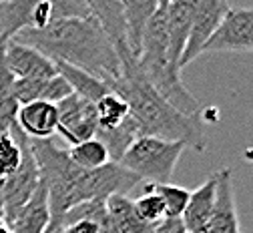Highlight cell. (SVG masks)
<instances>
[{
    "label": "cell",
    "mask_w": 253,
    "mask_h": 233,
    "mask_svg": "<svg viewBox=\"0 0 253 233\" xmlns=\"http://www.w3.org/2000/svg\"><path fill=\"white\" fill-rule=\"evenodd\" d=\"M30 151L37 161L41 183L46 187L50 225L83 201H105L111 195L131 197V193L141 185L137 175L113 161L94 171L79 169L69 159L67 149H60L52 139L30 141Z\"/></svg>",
    "instance_id": "6da1fadb"
},
{
    "label": "cell",
    "mask_w": 253,
    "mask_h": 233,
    "mask_svg": "<svg viewBox=\"0 0 253 233\" xmlns=\"http://www.w3.org/2000/svg\"><path fill=\"white\" fill-rule=\"evenodd\" d=\"M12 41L37 48L52 62L77 66L107 87L121 79L119 56L94 16L54 20L41 30L26 28Z\"/></svg>",
    "instance_id": "7a4b0ae2"
},
{
    "label": "cell",
    "mask_w": 253,
    "mask_h": 233,
    "mask_svg": "<svg viewBox=\"0 0 253 233\" xmlns=\"http://www.w3.org/2000/svg\"><path fill=\"white\" fill-rule=\"evenodd\" d=\"M109 89L126 103L129 115L135 119L141 137L181 141L195 151L205 149L201 115H183L173 109L147 83L133 56L121 60V79Z\"/></svg>",
    "instance_id": "3957f363"
},
{
    "label": "cell",
    "mask_w": 253,
    "mask_h": 233,
    "mask_svg": "<svg viewBox=\"0 0 253 233\" xmlns=\"http://www.w3.org/2000/svg\"><path fill=\"white\" fill-rule=\"evenodd\" d=\"M185 149L187 145L181 141L137 137L119 159V165L137 175L143 185H165L171 183L177 161Z\"/></svg>",
    "instance_id": "277c9868"
},
{
    "label": "cell",
    "mask_w": 253,
    "mask_h": 233,
    "mask_svg": "<svg viewBox=\"0 0 253 233\" xmlns=\"http://www.w3.org/2000/svg\"><path fill=\"white\" fill-rule=\"evenodd\" d=\"M8 131L18 139V143L22 147V163H20L18 171L12 177L0 183L2 203H4V221L10 225L14 221V217L20 213V209L30 201V197L35 195L37 187L41 185V175H39L35 155L30 151V139L16 127V123Z\"/></svg>",
    "instance_id": "5b68a950"
},
{
    "label": "cell",
    "mask_w": 253,
    "mask_h": 233,
    "mask_svg": "<svg viewBox=\"0 0 253 233\" xmlns=\"http://www.w3.org/2000/svg\"><path fill=\"white\" fill-rule=\"evenodd\" d=\"M56 111H58L56 135L69 147L97 137L99 123H97L94 103L73 93L71 96H67L65 101L56 105Z\"/></svg>",
    "instance_id": "8992f818"
},
{
    "label": "cell",
    "mask_w": 253,
    "mask_h": 233,
    "mask_svg": "<svg viewBox=\"0 0 253 233\" xmlns=\"http://www.w3.org/2000/svg\"><path fill=\"white\" fill-rule=\"evenodd\" d=\"M231 6L223 0H195V10L191 20V30H189V39L183 50V56L179 60V69L183 71L187 64H191L195 58H199L215 35L219 24L223 22L227 10Z\"/></svg>",
    "instance_id": "52a82bcc"
},
{
    "label": "cell",
    "mask_w": 253,
    "mask_h": 233,
    "mask_svg": "<svg viewBox=\"0 0 253 233\" xmlns=\"http://www.w3.org/2000/svg\"><path fill=\"white\" fill-rule=\"evenodd\" d=\"M203 52H253V8H229Z\"/></svg>",
    "instance_id": "ba28073f"
},
{
    "label": "cell",
    "mask_w": 253,
    "mask_h": 233,
    "mask_svg": "<svg viewBox=\"0 0 253 233\" xmlns=\"http://www.w3.org/2000/svg\"><path fill=\"white\" fill-rule=\"evenodd\" d=\"M215 203L201 233H239V217L233 195V173L229 167L215 171Z\"/></svg>",
    "instance_id": "9c48e42d"
},
{
    "label": "cell",
    "mask_w": 253,
    "mask_h": 233,
    "mask_svg": "<svg viewBox=\"0 0 253 233\" xmlns=\"http://www.w3.org/2000/svg\"><path fill=\"white\" fill-rule=\"evenodd\" d=\"M4 64L14 79H52L56 77L54 62L41 54L37 48L10 41L2 50Z\"/></svg>",
    "instance_id": "30bf717a"
},
{
    "label": "cell",
    "mask_w": 253,
    "mask_h": 233,
    "mask_svg": "<svg viewBox=\"0 0 253 233\" xmlns=\"http://www.w3.org/2000/svg\"><path fill=\"white\" fill-rule=\"evenodd\" d=\"M195 10V0H169L167 2V58L177 73L179 60L183 56L189 30H191Z\"/></svg>",
    "instance_id": "8fae6325"
},
{
    "label": "cell",
    "mask_w": 253,
    "mask_h": 233,
    "mask_svg": "<svg viewBox=\"0 0 253 233\" xmlns=\"http://www.w3.org/2000/svg\"><path fill=\"white\" fill-rule=\"evenodd\" d=\"M16 127L24 133L30 141L52 139L56 135V127H58L56 105L37 101V103L18 107Z\"/></svg>",
    "instance_id": "7c38bea8"
},
{
    "label": "cell",
    "mask_w": 253,
    "mask_h": 233,
    "mask_svg": "<svg viewBox=\"0 0 253 233\" xmlns=\"http://www.w3.org/2000/svg\"><path fill=\"white\" fill-rule=\"evenodd\" d=\"M88 8L103 28L105 37L113 45L117 56L131 54L126 48V28H125V8L123 2H115V0H90Z\"/></svg>",
    "instance_id": "4fadbf2b"
},
{
    "label": "cell",
    "mask_w": 253,
    "mask_h": 233,
    "mask_svg": "<svg viewBox=\"0 0 253 233\" xmlns=\"http://www.w3.org/2000/svg\"><path fill=\"white\" fill-rule=\"evenodd\" d=\"M159 2L157 0H123L125 8V28H126V48H129L131 56L139 60L141 48H143V39L147 24L157 10Z\"/></svg>",
    "instance_id": "5bb4252c"
},
{
    "label": "cell",
    "mask_w": 253,
    "mask_h": 233,
    "mask_svg": "<svg viewBox=\"0 0 253 233\" xmlns=\"http://www.w3.org/2000/svg\"><path fill=\"white\" fill-rule=\"evenodd\" d=\"M215 173L209 175V179L205 183H201L195 191H191L189 195L187 207L181 215V221L187 229V233H201L211 217L213 211V203H215Z\"/></svg>",
    "instance_id": "9a60e30c"
},
{
    "label": "cell",
    "mask_w": 253,
    "mask_h": 233,
    "mask_svg": "<svg viewBox=\"0 0 253 233\" xmlns=\"http://www.w3.org/2000/svg\"><path fill=\"white\" fill-rule=\"evenodd\" d=\"M50 225V211H48V195L46 187L41 183L30 197V201L20 209L14 221L8 225L10 233H46Z\"/></svg>",
    "instance_id": "2e32d148"
},
{
    "label": "cell",
    "mask_w": 253,
    "mask_h": 233,
    "mask_svg": "<svg viewBox=\"0 0 253 233\" xmlns=\"http://www.w3.org/2000/svg\"><path fill=\"white\" fill-rule=\"evenodd\" d=\"M107 219L113 233H153L155 225H149L139 219L133 207V197L126 195H111L105 199Z\"/></svg>",
    "instance_id": "e0dca14e"
},
{
    "label": "cell",
    "mask_w": 253,
    "mask_h": 233,
    "mask_svg": "<svg viewBox=\"0 0 253 233\" xmlns=\"http://www.w3.org/2000/svg\"><path fill=\"white\" fill-rule=\"evenodd\" d=\"M37 0H2L0 2V47L10 43L20 30L33 28V6Z\"/></svg>",
    "instance_id": "ac0fdd59"
},
{
    "label": "cell",
    "mask_w": 253,
    "mask_h": 233,
    "mask_svg": "<svg viewBox=\"0 0 253 233\" xmlns=\"http://www.w3.org/2000/svg\"><path fill=\"white\" fill-rule=\"evenodd\" d=\"M54 69H56V75H60L62 79L69 83V87L73 89L75 94L86 98V101H90V103L101 101L103 96H107L111 93V89L103 81L90 77L88 73L77 69V66H71L67 62H58L56 60L54 62Z\"/></svg>",
    "instance_id": "d6986e66"
},
{
    "label": "cell",
    "mask_w": 253,
    "mask_h": 233,
    "mask_svg": "<svg viewBox=\"0 0 253 233\" xmlns=\"http://www.w3.org/2000/svg\"><path fill=\"white\" fill-rule=\"evenodd\" d=\"M137 137H141V133H139V127L131 115L115 129H99L97 131V139L103 141L113 163H119V159L133 145V141Z\"/></svg>",
    "instance_id": "ffe728a7"
},
{
    "label": "cell",
    "mask_w": 253,
    "mask_h": 233,
    "mask_svg": "<svg viewBox=\"0 0 253 233\" xmlns=\"http://www.w3.org/2000/svg\"><path fill=\"white\" fill-rule=\"evenodd\" d=\"M67 153H69V159L77 165V167L84 169V171L101 169V167H105V165L111 163V155H109L107 147L97 137L69 147Z\"/></svg>",
    "instance_id": "44dd1931"
},
{
    "label": "cell",
    "mask_w": 253,
    "mask_h": 233,
    "mask_svg": "<svg viewBox=\"0 0 253 233\" xmlns=\"http://www.w3.org/2000/svg\"><path fill=\"white\" fill-rule=\"evenodd\" d=\"M94 111H97L99 129H115L129 117V107H126V103L115 93H109L101 101L94 103Z\"/></svg>",
    "instance_id": "7402d4cb"
},
{
    "label": "cell",
    "mask_w": 253,
    "mask_h": 233,
    "mask_svg": "<svg viewBox=\"0 0 253 233\" xmlns=\"http://www.w3.org/2000/svg\"><path fill=\"white\" fill-rule=\"evenodd\" d=\"M147 187L161 197L167 219H181V215H183V211L187 207V201H189V195H191V191L185 189V187H179V185H173V183L147 185Z\"/></svg>",
    "instance_id": "603a6c76"
},
{
    "label": "cell",
    "mask_w": 253,
    "mask_h": 233,
    "mask_svg": "<svg viewBox=\"0 0 253 233\" xmlns=\"http://www.w3.org/2000/svg\"><path fill=\"white\" fill-rule=\"evenodd\" d=\"M22 163V147L12 133L0 135V183L12 177Z\"/></svg>",
    "instance_id": "cb8c5ba5"
},
{
    "label": "cell",
    "mask_w": 253,
    "mask_h": 233,
    "mask_svg": "<svg viewBox=\"0 0 253 233\" xmlns=\"http://www.w3.org/2000/svg\"><path fill=\"white\" fill-rule=\"evenodd\" d=\"M133 207L139 219L149 225H157L161 219H165V207H163L161 197L155 191H151L147 185L143 187V195L133 199Z\"/></svg>",
    "instance_id": "d4e9b609"
},
{
    "label": "cell",
    "mask_w": 253,
    "mask_h": 233,
    "mask_svg": "<svg viewBox=\"0 0 253 233\" xmlns=\"http://www.w3.org/2000/svg\"><path fill=\"white\" fill-rule=\"evenodd\" d=\"M92 16L86 0H56L52 2V22L69 18H88Z\"/></svg>",
    "instance_id": "484cf974"
},
{
    "label": "cell",
    "mask_w": 253,
    "mask_h": 233,
    "mask_svg": "<svg viewBox=\"0 0 253 233\" xmlns=\"http://www.w3.org/2000/svg\"><path fill=\"white\" fill-rule=\"evenodd\" d=\"M73 94V89L69 87V83L62 79L60 75L46 79L44 81V89H42V103H50V105H58L60 101H65L67 96Z\"/></svg>",
    "instance_id": "4316f807"
},
{
    "label": "cell",
    "mask_w": 253,
    "mask_h": 233,
    "mask_svg": "<svg viewBox=\"0 0 253 233\" xmlns=\"http://www.w3.org/2000/svg\"><path fill=\"white\" fill-rule=\"evenodd\" d=\"M52 22V0H37L33 6V28L41 30Z\"/></svg>",
    "instance_id": "83f0119b"
},
{
    "label": "cell",
    "mask_w": 253,
    "mask_h": 233,
    "mask_svg": "<svg viewBox=\"0 0 253 233\" xmlns=\"http://www.w3.org/2000/svg\"><path fill=\"white\" fill-rule=\"evenodd\" d=\"M153 233H187L181 219H161L153 227Z\"/></svg>",
    "instance_id": "f1b7e54d"
},
{
    "label": "cell",
    "mask_w": 253,
    "mask_h": 233,
    "mask_svg": "<svg viewBox=\"0 0 253 233\" xmlns=\"http://www.w3.org/2000/svg\"><path fill=\"white\" fill-rule=\"evenodd\" d=\"M0 233H10V227L4 219H0Z\"/></svg>",
    "instance_id": "f546056e"
},
{
    "label": "cell",
    "mask_w": 253,
    "mask_h": 233,
    "mask_svg": "<svg viewBox=\"0 0 253 233\" xmlns=\"http://www.w3.org/2000/svg\"><path fill=\"white\" fill-rule=\"evenodd\" d=\"M2 133H4V131H2V129H0V135H2Z\"/></svg>",
    "instance_id": "4dcf8cb0"
}]
</instances>
